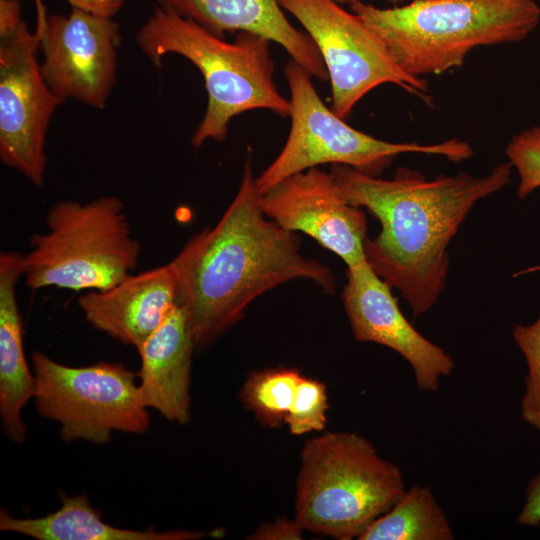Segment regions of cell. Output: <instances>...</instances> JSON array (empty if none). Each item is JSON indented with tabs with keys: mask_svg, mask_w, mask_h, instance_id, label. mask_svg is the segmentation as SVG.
Here are the masks:
<instances>
[{
	"mask_svg": "<svg viewBox=\"0 0 540 540\" xmlns=\"http://www.w3.org/2000/svg\"><path fill=\"white\" fill-rule=\"evenodd\" d=\"M512 168L508 161L482 177L461 171L432 180L407 168H398L393 179L339 164L331 165L330 172L343 198L380 222V232L365 240V259L401 293L416 318L434 306L445 288L447 248L460 225L479 200L510 182Z\"/></svg>",
	"mask_w": 540,
	"mask_h": 540,
	"instance_id": "cell-1",
	"label": "cell"
},
{
	"mask_svg": "<svg viewBox=\"0 0 540 540\" xmlns=\"http://www.w3.org/2000/svg\"><path fill=\"white\" fill-rule=\"evenodd\" d=\"M251 150L240 187L220 220L192 237L172 260L178 301L195 346L204 348L236 324L258 296L294 279L332 293L331 269L300 252L295 232L269 219L261 207Z\"/></svg>",
	"mask_w": 540,
	"mask_h": 540,
	"instance_id": "cell-2",
	"label": "cell"
},
{
	"mask_svg": "<svg viewBox=\"0 0 540 540\" xmlns=\"http://www.w3.org/2000/svg\"><path fill=\"white\" fill-rule=\"evenodd\" d=\"M350 8L417 78L461 67L476 47L520 42L540 22L535 0H412L392 8L354 0Z\"/></svg>",
	"mask_w": 540,
	"mask_h": 540,
	"instance_id": "cell-3",
	"label": "cell"
},
{
	"mask_svg": "<svg viewBox=\"0 0 540 540\" xmlns=\"http://www.w3.org/2000/svg\"><path fill=\"white\" fill-rule=\"evenodd\" d=\"M141 51L156 67L167 54H178L201 72L208 94L207 109L191 143L223 141L235 116L254 109H267L289 116L290 100L279 92L274 80V62L266 37L238 32L226 42L195 21L157 6L136 34Z\"/></svg>",
	"mask_w": 540,
	"mask_h": 540,
	"instance_id": "cell-4",
	"label": "cell"
},
{
	"mask_svg": "<svg viewBox=\"0 0 540 540\" xmlns=\"http://www.w3.org/2000/svg\"><path fill=\"white\" fill-rule=\"evenodd\" d=\"M295 518L304 530L358 539L406 490L398 465L364 436L326 432L302 448Z\"/></svg>",
	"mask_w": 540,
	"mask_h": 540,
	"instance_id": "cell-5",
	"label": "cell"
},
{
	"mask_svg": "<svg viewBox=\"0 0 540 540\" xmlns=\"http://www.w3.org/2000/svg\"><path fill=\"white\" fill-rule=\"evenodd\" d=\"M46 225L45 233L31 237V250L23 255V277L32 290H105L138 264L141 245L116 196L59 201L48 210Z\"/></svg>",
	"mask_w": 540,
	"mask_h": 540,
	"instance_id": "cell-6",
	"label": "cell"
},
{
	"mask_svg": "<svg viewBox=\"0 0 540 540\" xmlns=\"http://www.w3.org/2000/svg\"><path fill=\"white\" fill-rule=\"evenodd\" d=\"M290 89L291 128L275 160L256 178L260 194L283 179L322 164L349 166L379 177L403 153L438 155L459 163L473 150L457 138L434 144L395 143L354 129L329 109L317 94L311 75L294 60L284 67Z\"/></svg>",
	"mask_w": 540,
	"mask_h": 540,
	"instance_id": "cell-7",
	"label": "cell"
},
{
	"mask_svg": "<svg viewBox=\"0 0 540 540\" xmlns=\"http://www.w3.org/2000/svg\"><path fill=\"white\" fill-rule=\"evenodd\" d=\"M32 364L36 410L60 424L62 440L104 444L114 431L149 430L150 416L136 375L121 363L71 367L34 352Z\"/></svg>",
	"mask_w": 540,
	"mask_h": 540,
	"instance_id": "cell-8",
	"label": "cell"
},
{
	"mask_svg": "<svg viewBox=\"0 0 540 540\" xmlns=\"http://www.w3.org/2000/svg\"><path fill=\"white\" fill-rule=\"evenodd\" d=\"M39 51L19 0H0V159L35 186L44 183L46 135L61 104L43 77Z\"/></svg>",
	"mask_w": 540,
	"mask_h": 540,
	"instance_id": "cell-9",
	"label": "cell"
},
{
	"mask_svg": "<svg viewBox=\"0 0 540 540\" xmlns=\"http://www.w3.org/2000/svg\"><path fill=\"white\" fill-rule=\"evenodd\" d=\"M316 44L328 72L332 111L342 119L372 89L391 83L431 105L427 82L404 72L381 38L335 0H277Z\"/></svg>",
	"mask_w": 540,
	"mask_h": 540,
	"instance_id": "cell-10",
	"label": "cell"
},
{
	"mask_svg": "<svg viewBox=\"0 0 540 540\" xmlns=\"http://www.w3.org/2000/svg\"><path fill=\"white\" fill-rule=\"evenodd\" d=\"M36 32L43 77L60 102L103 109L116 83L121 42L113 17L79 8L67 16L40 13Z\"/></svg>",
	"mask_w": 540,
	"mask_h": 540,
	"instance_id": "cell-11",
	"label": "cell"
},
{
	"mask_svg": "<svg viewBox=\"0 0 540 540\" xmlns=\"http://www.w3.org/2000/svg\"><path fill=\"white\" fill-rule=\"evenodd\" d=\"M265 215L290 232H302L352 267L365 259V212L341 195L331 172L317 167L293 174L261 194Z\"/></svg>",
	"mask_w": 540,
	"mask_h": 540,
	"instance_id": "cell-12",
	"label": "cell"
},
{
	"mask_svg": "<svg viewBox=\"0 0 540 540\" xmlns=\"http://www.w3.org/2000/svg\"><path fill=\"white\" fill-rule=\"evenodd\" d=\"M346 276L342 300L355 339L400 354L410 364L418 389L436 392L454 369L452 357L407 320L391 287L366 260L347 267Z\"/></svg>",
	"mask_w": 540,
	"mask_h": 540,
	"instance_id": "cell-13",
	"label": "cell"
},
{
	"mask_svg": "<svg viewBox=\"0 0 540 540\" xmlns=\"http://www.w3.org/2000/svg\"><path fill=\"white\" fill-rule=\"evenodd\" d=\"M178 301V276L173 261L130 274L105 290L78 298L85 319L97 330L136 348L162 323Z\"/></svg>",
	"mask_w": 540,
	"mask_h": 540,
	"instance_id": "cell-14",
	"label": "cell"
},
{
	"mask_svg": "<svg viewBox=\"0 0 540 540\" xmlns=\"http://www.w3.org/2000/svg\"><path fill=\"white\" fill-rule=\"evenodd\" d=\"M161 8L189 18L212 33L251 32L280 44L311 76L328 72L312 38L287 20L277 0H154Z\"/></svg>",
	"mask_w": 540,
	"mask_h": 540,
	"instance_id": "cell-15",
	"label": "cell"
},
{
	"mask_svg": "<svg viewBox=\"0 0 540 540\" xmlns=\"http://www.w3.org/2000/svg\"><path fill=\"white\" fill-rule=\"evenodd\" d=\"M193 334L177 303L136 349L140 356L139 389L147 408L178 424L190 420V376Z\"/></svg>",
	"mask_w": 540,
	"mask_h": 540,
	"instance_id": "cell-16",
	"label": "cell"
},
{
	"mask_svg": "<svg viewBox=\"0 0 540 540\" xmlns=\"http://www.w3.org/2000/svg\"><path fill=\"white\" fill-rule=\"evenodd\" d=\"M23 277V255L0 254V417L10 440H24L22 410L34 397L35 376L26 362L16 284Z\"/></svg>",
	"mask_w": 540,
	"mask_h": 540,
	"instance_id": "cell-17",
	"label": "cell"
},
{
	"mask_svg": "<svg viewBox=\"0 0 540 540\" xmlns=\"http://www.w3.org/2000/svg\"><path fill=\"white\" fill-rule=\"evenodd\" d=\"M0 530L37 540H191L205 536L186 530H134L109 525L86 495H62L60 508L40 518L19 519L2 510Z\"/></svg>",
	"mask_w": 540,
	"mask_h": 540,
	"instance_id": "cell-18",
	"label": "cell"
},
{
	"mask_svg": "<svg viewBox=\"0 0 540 540\" xmlns=\"http://www.w3.org/2000/svg\"><path fill=\"white\" fill-rule=\"evenodd\" d=\"M449 519L427 486L406 488L397 502L358 540H453Z\"/></svg>",
	"mask_w": 540,
	"mask_h": 540,
	"instance_id": "cell-19",
	"label": "cell"
},
{
	"mask_svg": "<svg viewBox=\"0 0 540 540\" xmlns=\"http://www.w3.org/2000/svg\"><path fill=\"white\" fill-rule=\"evenodd\" d=\"M303 375L295 368L277 367L252 372L239 397L259 423L269 428L284 423Z\"/></svg>",
	"mask_w": 540,
	"mask_h": 540,
	"instance_id": "cell-20",
	"label": "cell"
},
{
	"mask_svg": "<svg viewBox=\"0 0 540 540\" xmlns=\"http://www.w3.org/2000/svg\"><path fill=\"white\" fill-rule=\"evenodd\" d=\"M328 395L326 385L303 376L296 388L284 423L293 435L321 432L327 423Z\"/></svg>",
	"mask_w": 540,
	"mask_h": 540,
	"instance_id": "cell-21",
	"label": "cell"
},
{
	"mask_svg": "<svg viewBox=\"0 0 540 540\" xmlns=\"http://www.w3.org/2000/svg\"><path fill=\"white\" fill-rule=\"evenodd\" d=\"M506 155L519 176L517 195L524 199L540 188V125L513 136L506 146Z\"/></svg>",
	"mask_w": 540,
	"mask_h": 540,
	"instance_id": "cell-22",
	"label": "cell"
},
{
	"mask_svg": "<svg viewBox=\"0 0 540 540\" xmlns=\"http://www.w3.org/2000/svg\"><path fill=\"white\" fill-rule=\"evenodd\" d=\"M512 336L527 364L521 411L540 408V313L530 325H514Z\"/></svg>",
	"mask_w": 540,
	"mask_h": 540,
	"instance_id": "cell-23",
	"label": "cell"
},
{
	"mask_svg": "<svg viewBox=\"0 0 540 540\" xmlns=\"http://www.w3.org/2000/svg\"><path fill=\"white\" fill-rule=\"evenodd\" d=\"M303 527L294 519L280 517L261 524L249 537L252 540H299Z\"/></svg>",
	"mask_w": 540,
	"mask_h": 540,
	"instance_id": "cell-24",
	"label": "cell"
},
{
	"mask_svg": "<svg viewBox=\"0 0 540 540\" xmlns=\"http://www.w3.org/2000/svg\"><path fill=\"white\" fill-rule=\"evenodd\" d=\"M525 503L516 523L521 526L539 527L540 526V471L533 475L525 488Z\"/></svg>",
	"mask_w": 540,
	"mask_h": 540,
	"instance_id": "cell-25",
	"label": "cell"
},
{
	"mask_svg": "<svg viewBox=\"0 0 540 540\" xmlns=\"http://www.w3.org/2000/svg\"><path fill=\"white\" fill-rule=\"evenodd\" d=\"M72 8H79L96 15L114 17L125 0H66Z\"/></svg>",
	"mask_w": 540,
	"mask_h": 540,
	"instance_id": "cell-26",
	"label": "cell"
},
{
	"mask_svg": "<svg viewBox=\"0 0 540 540\" xmlns=\"http://www.w3.org/2000/svg\"><path fill=\"white\" fill-rule=\"evenodd\" d=\"M521 418L531 427L540 432V408L521 411Z\"/></svg>",
	"mask_w": 540,
	"mask_h": 540,
	"instance_id": "cell-27",
	"label": "cell"
},
{
	"mask_svg": "<svg viewBox=\"0 0 540 540\" xmlns=\"http://www.w3.org/2000/svg\"><path fill=\"white\" fill-rule=\"evenodd\" d=\"M335 1L338 2L339 4L340 3H349L350 4L354 0H335ZM387 1L391 2L394 5H397V4L403 3L406 0H387Z\"/></svg>",
	"mask_w": 540,
	"mask_h": 540,
	"instance_id": "cell-28",
	"label": "cell"
}]
</instances>
